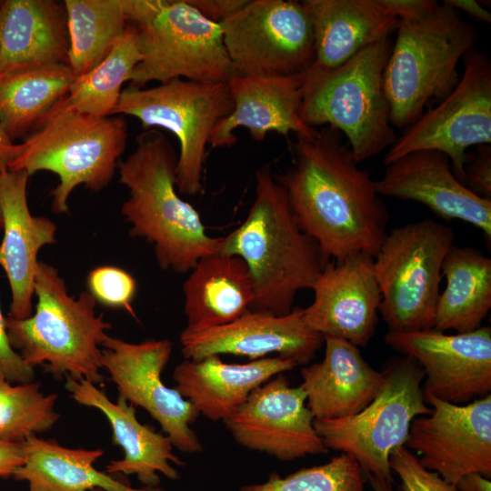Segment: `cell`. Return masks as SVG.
<instances>
[{
  "label": "cell",
  "mask_w": 491,
  "mask_h": 491,
  "mask_svg": "<svg viewBox=\"0 0 491 491\" xmlns=\"http://www.w3.org/2000/svg\"><path fill=\"white\" fill-rule=\"evenodd\" d=\"M294 162L275 175L300 228L326 260L377 253L389 213L376 180L355 159L340 132L328 126L296 135Z\"/></svg>",
  "instance_id": "1"
},
{
  "label": "cell",
  "mask_w": 491,
  "mask_h": 491,
  "mask_svg": "<svg viewBox=\"0 0 491 491\" xmlns=\"http://www.w3.org/2000/svg\"><path fill=\"white\" fill-rule=\"evenodd\" d=\"M255 200L246 219L221 236L219 253L247 266L255 286L250 310L290 313L297 293L313 289L326 265L317 244L299 226L269 165L256 170Z\"/></svg>",
  "instance_id": "2"
},
{
  "label": "cell",
  "mask_w": 491,
  "mask_h": 491,
  "mask_svg": "<svg viewBox=\"0 0 491 491\" xmlns=\"http://www.w3.org/2000/svg\"><path fill=\"white\" fill-rule=\"evenodd\" d=\"M177 155L156 129L136 137L135 150L117 165L128 190L121 215L129 235L150 244L160 268L190 272L203 256L218 251L220 237L207 234L200 214L176 188Z\"/></svg>",
  "instance_id": "3"
},
{
  "label": "cell",
  "mask_w": 491,
  "mask_h": 491,
  "mask_svg": "<svg viewBox=\"0 0 491 491\" xmlns=\"http://www.w3.org/2000/svg\"><path fill=\"white\" fill-rule=\"evenodd\" d=\"M35 311L24 319L5 317L14 349L31 367L55 378L70 376L102 385V345L111 324L95 313L87 290L71 296L58 270L40 261L35 281Z\"/></svg>",
  "instance_id": "4"
},
{
  "label": "cell",
  "mask_w": 491,
  "mask_h": 491,
  "mask_svg": "<svg viewBox=\"0 0 491 491\" xmlns=\"http://www.w3.org/2000/svg\"><path fill=\"white\" fill-rule=\"evenodd\" d=\"M383 75L394 128L406 129L460 79L458 65L478 31L443 1L421 15L398 20Z\"/></svg>",
  "instance_id": "5"
},
{
  "label": "cell",
  "mask_w": 491,
  "mask_h": 491,
  "mask_svg": "<svg viewBox=\"0 0 491 491\" xmlns=\"http://www.w3.org/2000/svg\"><path fill=\"white\" fill-rule=\"evenodd\" d=\"M127 138L124 118L84 114L61 101L19 144L8 170L30 176L40 171L55 174L58 184L50 192L51 210L68 214L69 198L76 187L98 193L111 183Z\"/></svg>",
  "instance_id": "6"
},
{
  "label": "cell",
  "mask_w": 491,
  "mask_h": 491,
  "mask_svg": "<svg viewBox=\"0 0 491 491\" xmlns=\"http://www.w3.org/2000/svg\"><path fill=\"white\" fill-rule=\"evenodd\" d=\"M391 46L386 36L334 70L302 73V120L312 128L328 126L340 132L359 164L397 139L383 85Z\"/></svg>",
  "instance_id": "7"
},
{
  "label": "cell",
  "mask_w": 491,
  "mask_h": 491,
  "mask_svg": "<svg viewBox=\"0 0 491 491\" xmlns=\"http://www.w3.org/2000/svg\"><path fill=\"white\" fill-rule=\"evenodd\" d=\"M454 239L450 226L432 219L387 232L373 266L381 294L378 313L388 331L434 327L442 264Z\"/></svg>",
  "instance_id": "8"
},
{
  "label": "cell",
  "mask_w": 491,
  "mask_h": 491,
  "mask_svg": "<svg viewBox=\"0 0 491 491\" xmlns=\"http://www.w3.org/2000/svg\"><path fill=\"white\" fill-rule=\"evenodd\" d=\"M228 83L174 79L149 88L123 89L113 112L138 119L145 130L161 127L179 142L176 188L194 196L203 189L206 146L218 123L231 114Z\"/></svg>",
  "instance_id": "9"
},
{
  "label": "cell",
  "mask_w": 491,
  "mask_h": 491,
  "mask_svg": "<svg viewBox=\"0 0 491 491\" xmlns=\"http://www.w3.org/2000/svg\"><path fill=\"white\" fill-rule=\"evenodd\" d=\"M385 371L384 384L371 403L357 414L315 419V428L329 450L351 456L366 476L394 481L389 456L405 446L412 422L430 414L422 381L425 374L404 356Z\"/></svg>",
  "instance_id": "10"
},
{
  "label": "cell",
  "mask_w": 491,
  "mask_h": 491,
  "mask_svg": "<svg viewBox=\"0 0 491 491\" xmlns=\"http://www.w3.org/2000/svg\"><path fill=\"white\" fill-rule=\"evenodd\" d=\"M135 26L142 60L131 87L174 79L228 83L235 75L220 24L205 17L188 0L166 1L153 19Z\"/></svg>",
  "instance_id": "11"
},
{
  "label": "cell",
  "mask_w": 491,
  "mask_h": 491,
  "mask_svg": "<svg viewBox=\"0 0 491 491\" xmlns=\"http://www.w3.org/2000/svg\"><path fill=\"white\" fill-rule=\"evenodd\" d=\"M462 61L463 74L455 88L404 129L385 154V166L412 152L436 150L448 157L464 184L467 150L491 143V62L475 48Z\"/></svg>",
  "instance_id": "12"
},
{
  "label": "cell",
  "mask_w": 491,
  "mask_h": 491,
  "mask_svg": "<svg viewBox=\"0 0 491 491\" xmlns=\"http://www.w3.org/2000/svg\"><path fill=\"white\" fill-rule=\"evenodd\" d=\"M219 24L235 75H296L313 61V25L303 2L248 0Z\"/></svg>",
  "instance_id": "13"
},
{
  "label": "cell",
  "mask_w": 491,
  "mask_h": 491,
  "mask_svg": "<svg viewBox=\"0 0 491 491\" xmlns=\"http://www.w3.org/2000/svg\"><path fill=\"white\" fill-rule=\"evenodd\" d=\"M173 350L168 339L131 343L108 336L102 345V366L116 386L119 396L144 408L181 452L196 454L203 445L191 426L200 416L195 407L161 375Z\"/></svg>",
  "instance_id": "14"
},
{
  "label": "cell",
  "mask_w": 491,
  "mask_h": 491,
  "mask_svg": "<svg viewBox=\"0 0 491 491\" xmlns=\"http://www.w3.org/2000/svg\"><path fill=\"white\" fill-rule=\"evenodd\" d=\"M425 399L431 412L412 422L405 446L451 484L470 474L490 478L491 395L465 405Z\"/></svg>",
  "instance_id": "15"
},
{
  "label": "cell",
  "mask_w": 491,
  "mask_h": 491,
  "mask_svg": "<svg viewBox=\"0 0 491 491\" xmlns=\"http://www.w3.org/2000/svg\"><path fill=\"white\" fill-rule=\"evenodd\" d=\"M384 340L392 349L413 358L422 368L425 396L465 405L490 395L491 327L446 334L434 328L388 331Z\"/></svg>",
  "instance_id": "16"
},
{
  "label": "cell",
  "mask_w": 491,
  "mask_h": 491,
  "mask_svg": "<svg viewBox=\"0 0 491 491\" xmlns=\"http://www.w3.org/2000/svg\"><path fill=\"white\" fill-rule=\"evenodd\" d=\"M301 386L283 374L257 387L223 423L235 441L281 461L328 453L315 428Z\"/></svg>",
  "instance_id": "17"
},
{
  "label": "cell",
  "mask_w": 491,
  "mask_h": 491,
  "mask_svg": "<svg viewBox=\"0 0 491 491\" xmlns=\"http://www.w3.org/2000/svg\"><path fill=\"white\" fill-rule=\"evenodd\" d=\"M179 342L187 360L223 354L256 360L275 354L299 366L315 357L324 338L307 326L304 309L295 308L284 316L249 310L225 325L206 328L185 326Z\"/></svg>",
  "instance_id": "18"
},
{
  "label": "cell",
  "mask_w": 491,
  "mask_h": 491,
  "mask_svg": "<svg viewBox=\"0 0 491 491\" xmlns=\"http://www.w3.org/2000/svg\"><path fill=\"white\" fill-rule=\"evenodd\" d=\"M314 300L304 309L307 326L324 336L366 346L375 334L381 294L373 257L359 254L329 261L313 287Z\"/></svg>",
  "instance_id": "19"
},
{
  "label": "cell",
  "mask_w": 491,
  "mask_h": 491,
  "mask_svg": "<svg viewBox=\"0 0 491 491\" xmlns=\"http://www.w3.org/2000/svg\"><path fill=\"white\" fill-rule=\"evenodd\" d=\"M376 188L379 195L423 204L437 216L468 223L491 238V200L466 186L439 151L419 150L393 161Z\"/></svg>",
  "instance_id": "20"
},
{
  "label": "cell",
  "mask_w": 491,
  "mask_h": 491,
  "mask_svg": "<svg viewBox=\"0 0 491 491\" xmlns=\"http://www.w3.org/2000/svg\"><path fill=\"white\" fill-rule=\"evenodd\" d=\"M30 175L7 170L0 174V210L4 231L0 242V266L5 273L11 291L7 316L29 317L33 313L35 281L38 270V254L56 243L55 223L41 215H33L27 201Z\"/></svg>",
  "instance_id": "21"
},
{
  "label": "cell",
  "mask_w": 491,
  "mask_h": 491,
  "mask_svg": "<svg viewBox=\"0 0 491 491\" xmlns=\"http://www.w3.org/2000/svg\"><path fill=\"white\" fill-rule=\"evenodd\" d=\"M234 109L214 129L211 147L231 146L237 137L235 130L246 128L256 142L265 140L269 132L284 136H311L317 128L308 126L301 118L303 76H258L235 75L228 82Z\"/></svg>",
  "instance_id": "22"
},
{
  "label": "cell",
  "mask_w": 491,
  "mask_h": 491,
  "mask_svg": "<svg viewBox=\"0 0 491 491\" xmlns=\"http://www.w3.org/2000/svg\"><path fill=\"white\" fill-rule=\"evenodd\" d=\"M65 386L76 403L95 408L107 418L113 443L124 450V457L110 461L105 473L135 475L149 487L158 486L159 474L170 480L180 478L175 466H184V462L174 453L170 438L142 424L136 417L135 406L121 396L112 402L96 385L85 379L66 376Z\"/></svg>",
  "instance_id": "23"
},
{
  "label": "cell",
  "mask_w": 491,
  "mask_h": 491,
  "mask_svg": "<svg viewBox=\"0 0 491 491\" xmlns=\"http://www.w3.org/2000/svg\"><path fill=\"white\" fill-rule=\"evenodd\" d=\"M320 362L302 369L301 388L315 419H336L357 414L381 389L385 371L373 368L359 348L346 340L324 336Z\"/></svg>",
  "instance_id": "24"
},
{
  "label": "cell",
  "mask_w": 491,
  "mask_h": 491,
  "mask_svg": "<svg viewBox=\"0 0 491 491\" xmlns=\"http://www.w3.org/2000/svg\"><path fill=\"white\" fill-rule=\"evenodd\" d=\"M297 365L281 356H267L244 364H228L219 356L185 359L174 369L175 388L199 415L224 421L260 386Z\"/></svg>",
  "instance_id": "25"
},
{
  "label": "cell",
  "mask_w": 491,
  "mask_h": 491,
  "mask_svg": "<svg viewBox=\"0 0 491 491\" xmlns=\"http://www.w3.org/2000/svg\"><path fill=\"white\" fill-rule=\"evenodd\" d=\"M314 31V57L305 75L334 70L390 36L398 19L380 0H304Z\"/></svg>",
  "instance_id": "26"
},
{
  "label": "cell",
  "mask_w": 491,
  "mask_h": 491,
  "mask_svg": "<svg viewBox=\"0 0 491 491\" xmlns=\"http://www.w3.org/2000/svg\"><path fill=\"white\" fill-rule=\"evenodd\" d=\"M69 35L64 1L0 2V75L67 64Z\"/></svg>",
  "instance_id": "27"
},
{
  "label": "cell",
  "mask_w": 491,
  "mask_h": 491,
  "mask_svg": "<svg viewBox=\"0 0 491 491\" xmlns=\"http://www.w3.org/2000/svg\"><path fill=\"white\" fill-rule=\"evenodd\" d=\"M186 327L228 324L249 311L255 301L253 278L236 256L215 252L198 260L183 285Z\"/></svg>",
  "instance_id": "28"
},
{
  "label": "cell",
  "mask_w": 491,
  "mask_h": 491,
  "mask_svg": "<svg viewBox=\"0 0 491 491\" xmlns=\"http://www.w3.org/2000/svg\"><path fill=\"white\" fill-rule=\"evenodd\" d=\"M23 444L25 460L13 477L26 481L28 491H165L159 486L135 488L97 470L94 464L105 454L101 448H69L36 435Z\"/></svg>",
  "instance_id": "29"
},
{
  "label": "cell",
  "mask_w": 491,
  "mask_h": 491,
  "mask_svg": "<svg viewBox=\"0 0 491 491\" xmlns=\"http://www.w3.org/2000/svg\"><path fill=\"white\" fill-rule=\"evenodd\" d=\"M441 270L446 286L437 299L433 328L456 333L479 328L491 308V259L476 248L452 246Z\"/></svg>",
  "instance_id": "30"
},
{
  "label": "cell",
  "mask_w": 491,
  "mask_h": 491,
  "mask_svg": "<svg viewBox=\"0 0 491 491\" xmlns=\"http://www.w3.org/2000/svg\"><path fill=\"white\" fill-rule=\"evenodd\" d=\"M75 75L67 64L0 75V124L13 139L33 132L64 99Z\"/></svg>",
  "instance_id": "31"
},
{
  "label": "cell",
  "mask_w": 491,
  "mask_h": 491,
  "mask_svg": "<svg viewBox=\"0 0 491 491\" xmlns=\"http://www.w3.org/2000/svg\"><path fill=\"white\" fill-rule=\"evenodd\" d=\"M69 51L75 77L97 65L131 24L125 0H65Z\"/></svg>",
  "instance_id": "32"
},
{
  "label": "cell",
  "mask_w": 491,
  "mask_h": 491,
  "mask_svg": "<svg viewBox=\"0 0 491 491\" xmlns=\"http://www.w3.org/2000/svg\"><path fill=\"white\" fill-rule=\"evenodd\" d=\"M141 60L136 26L130 24L123 37L97 65L75 78L63 104L84 114L111 116L123 85L130 82Z\"/></svg>",
  "instance_id": "33"
},
{
  "label": "cell",
  "mask_w": 491,
  "mask_h": 491,
  "mask_svg": "<svg viewBox=\"0 0 491 491\" xmlns=\"http://www.w3.org/2000/svg\"><path fill=\"white\" fill-rule=\"evenodd\" d=\"M56 394L45 395L39 382L15 384L0 376V441L23 443L50 430L61 415Z\"/></svg>",
  "instance_id": "34"
},
{
  "label": "cell",
  "mask_w": 491,
  "mask_h": 491,
  "mask_svg": "<svg viewBox=\"0 0 491 491\" xmlns=\"http://www.w3.org/2000/svg\"><path fill=\"white\" fill-rule=\"evenodd\" d=\"M238 491H365L364 472L351 456L341 453L286 476L272 472L265 482L243 486Z\"/></svg>",
  "instance_id": "35"
},
{
  "label": "cell",
  "mask_w": 491,
  "mask_h": 491,
  "mask_svg": "<svg viewBox=\"0 0 491 491\" xmlns=\"http://www.w3.org/2000/svg\"><path fill=\"white\" fill-rule=\"evenodd\" d=\"M86 286L96 303L124 309L135 317L132 303L137 285L134 276L125 269L115 266H97L89 272Z\"/></svg>",
  "instance_id": "36"
},
{
  "label": "cell",
  "mask_w": 491,
  "mask_h": 491,
  "mask_svg": "<svg viewBox=\"0 0 491 491\" xmlns=\"http://www.w3.org/2000/svg\"><path fill=\"white\" fill-rule=\"evenodd\" d=\"M389 466L401 480L403 491H457L456 485L425 468L415 453L405 446L391 453Z\"/></svg>",
  "instance_id": "37"
},
{
  "label": "cell",
  "mask_w": 491,
  "mask_h": 491,
  "mask_svg": "<svg viewBox=\"0 0 491 491\" xmlns=\"http://www.w3.org/2000/svg\"><path fill=\"white\" fill-rule=\"evenodd\" d=\"M0 376L15 384L34 381L35 371L12 346L0 306Z\"/></svg>",
  "instance_id": "38"
},
{
  "label": "cell",
  "mask_w": 491,
  "mask_h": 491,
  "mask_svg": "<svg viewBox=\"0 0 491 491\" xmlns=\"http://www.w3.org/2000/svg\"><path fill=\"white\" fill-rule=\"evenodd\" d=\"M473 157L467 154L464 184L476 195L491 200V147L478 145Z\"/></svg>",
  "instance_id": "39"
},
{
  "label": "cell",
  "mask_w": 491,
  "mask_h": 491,
  "mask_svg": "<svg viewBox=\"0 0 491 491\" xmlns=\"http://www.w3.org/2000/svg\"><path fill=\"white\" fill-rule=\"evenodd\" d=\"M205 17L221 23L240 10L248 0H188Z\"/></svg>",
  "instance_id": "40"
},
{
  "label": "cell",
  "mask_w": 491,
  "mask_h": 491,
  "mask_svg": "<svg viewBox=\"0 0 491 491\" xmlns=\"http://www.w3.org/2000/svg\"><path fill=\"white\" fill-rule=\"evenodd\" d=\"M25 460V451L23 443L0 441V479L13 476Z\"/></svg>",
  "instance_id": "41"
},
{
  "label": "cell",
  "mask_w": 491,
  "mask_h": 491,
  "mask_svg": "<svg viewBox=\"0 0 491 491\" xmlns=\"http://www.w3.org/2000/svg\"><path fill=\"white\" fill-rule=\"evenodd\" d=\"M436 0H380L382 5L398 20L423 15L432 8Z\"/></svg>",
  "instance_id": "42"
},
{
  "label": "cell",
  "mask_w": 491,
  "mask_h": 491,
  "mask_svg": "<svg viewBox=\"0 0 491 491\" xmlns=\"http://www.w3.org/2000/svg\"><path fill=\"white\" fill-rule=\"evenodd\" d=\"M445 4L457 12H464L472 18L484 23L491 22V14L479 2L475 0H444Z\"/></svg>",
  "instance_id": "43"
},
{
  "label": "cell",
  "mask_w": 491,
  "mask_h": 491,
  "mask_svg": "<svg viewBox=\"0 0 491 491\" xmlns=\"http://www.w3.org/2000/svg\"><path fill=\"white\" fill-rule=\"evenodd\" d=\"M19 152V144L13 143L0 124V174L7 171L11 162Z\"/></svg>",
  "instance_id": "44"
},
{
  "label": "cell",
  "mask_w": 491,
  "mask_h": 491,
  "mask_svg": "<svg viewBox=\"0 0 491 491\" xmlns=\"http://www.w3.org/2000/svg\"><path fill=\"white\" fill-rule=\"evenodd\" d=\"M457 491H491V481L479 474H470L462 477L456 484Z\"/></svg>",
  "instance_id": "45"
},
{
  "label": "cell",
  "mask_w": 491,
  "mask_h": 491,
  "mask_svg": "<svg viewBox=\"0 0 491 491\" xmlns=\"http://www.w3.org/2000/svg\"><path fill=\"white\" fill-rule=\"evenodd\" d=\"M373 491H403L401 487L396 488L394 481H389L384 478L374 476H367Z\"/></svg>",
  "instance_id": "46"
},
{
  "label": "cell",
  "mask_w": 491,
  "mask_h": 491,
  "mask_svg": "<svg viewBox=\"0 0 491 491\" xmlns=\"http://www.w3.org/2000/svg\"><path fill=\"white\" fill-rule=\"evenodd\" d=\"M2 226H3V221H2V215H1V210H0V231L2 230Z\"/></svg>",
  "instance_id": "47"
},
{
  "label": "cell",
  "mask_w": 491,
  "mask_h": 491,
  "mask_svg": "<svg viewBox=\"0 0 491 491\" xmlns=\"http://www.w3.org/2000/svg\"><path fill=\"white\" fill-rule=\"evenodd\" d=\"M91 491H104V490L99 489V488H95V489H93V490H91Z\"/></svg>",
  "instance_id": "48"
}]
</instances>
